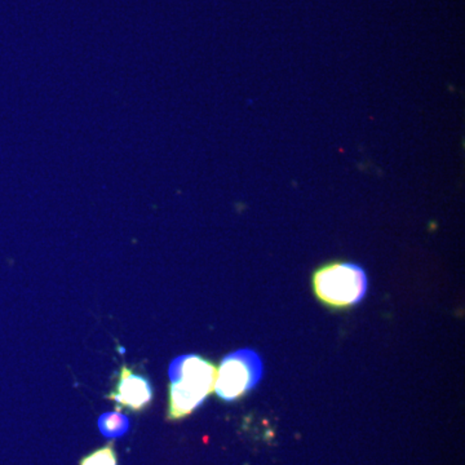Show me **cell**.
Segmentation results:
<instances>
[{
    "mask_svg": "<svg viewBox=\"0 0 465 465\" xmlns=\"http://www.w3.org/2000/svg\"><path fill=\"white\" fill-rule=\"evenodd\" d=\"M216 371L211 361L198 354L174 358L168 369V420H182L203 405L215 388Z\"/></svg>",
    "mask_w": 465,
    "mask_h": 465,
    "instance_id": "obj_1",
    "label": "cell"
},
{
    "mask_svg": "<svg viewBox=\"0 0 465 465\" xmlns=\"http://www.w3.org/2000/svg\"><path fill=\"white\" fill-rule=\"evenodd\" d=\"M314 293L331 309H348L362 302L369 280L362 266L349 262H332L314 272L312 278Z\"/></svg>",
    "mask_w": 465,
    "mask_h": 465,
    "instance_id": "obj_2",
    "label": "cell"
},
{
    "mask_svg": "<svg viewBox=\"0 0 465 465\" xmlns=\"http://www.w3.org/2000/svg\"><path fill=\"white\" fill-rule=\"evenodd\" d=\"M262 374L264 367L259 354L251 349H241L220 363L213 391L220 400L235 402L259 384Z\"/></svg>",
    "mask_w": 465,
    "mask_h": 465,
    "instance_id": "obj_3",
    "label": "cell"
},
{
    "mask_svg": "<svg viewBox=\"0 0 465 465\" xmlns=\"http://www.w3.org/2000/svg\"><path fill=\"white\" fill-rule=\"evenodd\" d=\"M108 399L114 401L118 410L142 412L152 403L153 387L145 375L124 365L121 367L114 390L110 391Z\"/></svg>",
    "mask_w": 465,
    "mask_h": 465,
    "instance_id": "obj_4",
    "label": "cell"
},
{
    "mask_svg": "<svg viewBox=\"0 0 465 465\" xmlns=\"http://www.w3.org/2000/svg\"><path fill=\"white\" fill-rule=\"evenodd\" d=\"M130 419L119 411L105 412L97 420L100 433L110 440L121 439L130 430Z\"/></svg>",
    "mask_w": 465,
    "mask_h": 465,
    "instance_id": "obj_5",
    "label": "cell"
},
{
    "mask_svg": "<svg viewBox=\"0 0 465 465\" xmlns=\"http://www.w3.org/2000/svg\"><path fill=\"white\" fill-rule=\"evenodd\" d=\"M79 465H118L114 445L110 442L103 448L94 450L91 454L85 455Z\"/></svg>",
    "mask_w": 465,
    "mask_h": 465,
    "instance_id": "obj_6",
    "label": "cell"
}]
</instances>
